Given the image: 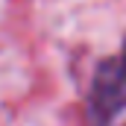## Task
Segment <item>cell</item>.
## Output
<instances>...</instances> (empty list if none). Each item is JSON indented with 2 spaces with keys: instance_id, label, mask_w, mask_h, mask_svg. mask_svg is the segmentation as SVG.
<instances>
[{
  "instance_id": "cell-1",
  "label": "cell",
  "mask_w": 126,
  "mask_h": 126,
  "mask_svg": "<svg viewBox=\"0 0 126 126\" xmlns=\"http://www.w3.org/2000/svg\"><path fill=\"white\" fill-rule=\"evenodd\" d=\"M126 109V44L123 50L103 62L91 79V117L97 126H111V120Z\"/></svg>"
}]
</instances>
